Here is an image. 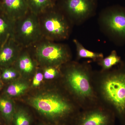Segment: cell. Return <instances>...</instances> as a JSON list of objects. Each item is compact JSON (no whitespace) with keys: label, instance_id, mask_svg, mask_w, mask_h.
<instances>
[{"label":"cell","instance_id":"cell-2","mask_svg":"<svg viewBox=\"0 0 125 125\" xmlns=\"http://www.w3.org/2000/svg\"><path fill=\"white\" fill-rule=\"evenodd\" d=\"M93 80L102 105L125 125V62L106 71H94Z\"/></svg>","mask_w":125,"mask_h":125},{"label":"cell","instance_id":"cell-4","mask_svg":"<svg viewBox=\"0 0 125 125\" xmlns=\"http://www.w3.org/2000/svg\"><path fill=\"white\" fill-rule=\"evenodd\" d=\"M43 39L50 41H60L69 38L70 21L56 5L38 16Z\"/></svg>","mask_w":125,"mask_h":125},{"label":"cell","instance_id":"cell-1","mask_svg":"<svg viewBox=\"0 0 125 125\" xmlns=\"http://www.w3.org/2000/svg\"><path fill=\"white\" fill-rule=\"evenodd\" d=\"M64 89L81 110L102 105L93 83L94 71L87 63L67 62L61 66Z\"/></svg>","mask_w":125,"mask_h":125},{"label":"cell","instance_id":"cell-5","mask_svg":"<svg viewBox=\"0 0 125 125\" xmlns=\"http://www.w3.org/2000/svg\"><path fill=\"white\" fill-rule=\"evenodd\" d=\"M32 47L38 64L42 67L61 66L71 59V52L66 45L43 39Z\"/></svg>","mask_w":125,"mask_h":125},{"label":"cell","instance_id":"cell-23","mask_svg":"<svg viewBox=\"0 0 125 125\" xmlns=\"http://www.w3.org/2000/svg\"><path fill=\"white\" fill-rule=\"evenodd\" d=\"M37 125H52L51 124H49V123H47V124H46V123H40L39 124H38Z\"/></svg>","mask_w":125,"mask_h":125},{"label":"cell","instance_id":"cell-22","mask_svg":"<svg viewBox=\"0 0 125 125\" xmlns=\"http://www.w3.org/2000/svg\"><path fill=\"white\" fill-rule=\"evenodd\" d=\"M43 79L44 77L42 72L39 71H36L32 82L33 87H37L40 86Z\"/></svg>","mask_w":125,"mask_h":125},{"label":"cell","instance_id":"cell-11","mask_svg":"<svg viewBox=\"0 0 125 125\" xmlns=\"http://www.w3.org/2000/svg\"><path fill=\"white\" fill-rule=\"evenodd\" d=\"M0 2L2 13L15 21L29 11L27 0H0Z\"/></svg>","mask_w":125,"mask_h":125},{"label":"cell","instance_id":"cell-17","mask_svg":"<svg viewBox=\"0 0 125 125\" xmlns=\"http://www.w3.org/2000/svg\"><path fill=\"white\" fill-rule=\"evenodd\" d=\"M73 42L76 48L77 58L80 60L81 58H89L94 61L98 62L104 58L102 53L90 51L83 46L78 40L74 39Z\"/></svg>","mask_w":125,"mask_h":125},{"label":"cell","instance_id":"cell-27","mask_svg":"<svg viewBox=\"0 0 125 125\" xmlns=\"http://www.w3.org/2000/svg\"></svg>","mask_w":125,"mask_h":125},{"label":"cell","instance_id":"cell-20","mask_svg":"<svg viewBox=\"0 0 125 125\" xmlns=\"http://www.w3.org/2000/svg\"><path fill=\"white\" fill-rule=\"evenodd\" d=\"M61 66H49L42 67L44 79L52 80L62 76Z\"/></svg>","mask_w":125,"mask_h":125},{"label":"cell","instance_id":"cell-12","mask_svg":"<svg viewBox=\"0 0 125 125\" xmlns=\"http://www.w3.org/2000/svg\"><path fill=\"white\" fill-rule=\"evenodd\" d=\"M29 48H23L13 65L20 75L28 77L36 71L38 63L32 58L30 53Z\"/></svg>","mask_w":125,"mask_h":125},{"label":"cell","instance_id":"cell-18","mask_svg":"<svg viewBox=\"0 0 125 125\" xmlns=\"http://www.w3.org/2000/svg\"><path fill=\"white\" fill-rule=\"evenodd\" d=\"M32 122V116L28 111L22 108L15 109L12 125H31Z\"/></svg>","mask_w":125,"mask_h":125},{"label":"cell","instance_id":"cell-3","mask_svg":"<svg viewBox=\"0 0 125 125\" xmlns=\"http://www.w3.org/2000/svg\"><path fill=\"white\" fill-rule=\"evenodd\" d=\"M55 88L36 94L28 103L52 125H70L81 109L65 89Z\"/></svg>","mask_w":125,"mask_h":125},{"label":"cell","instance_id":"cell-24","mask_svg":"<svg viewBox=\"0 0 125 125\" xmlns=\"http://www.w3.org/2000/svg\"><path fill=\"white\" fill-rule=\"evenodd\" d=\"M2 86V81H1V76H0V88Z\"/></svg>","mask_w":125,"mask_h":125},{"label":"cell","instance_id":"cell-26","mask_svg":"<svg viewBox=\"0 0 125 125\" xmlns=\"http://www.w3.org/2000/svg\"><path fill=\"white\" fill-rule=\"evenodd\" d=\"M53 0V1H54V2H55V3L56 4V1H57V0Z\"/></svg>","mask_w":125,"mask_h":125},{"label":"cell","instance_id":"cell-14","mask_svg":"<svg viewBox=\"0 0 125 125\" xmlns=\"http://www.w3.org/2000/svg\"><path fill=\"white\" fill-rule=\"evenodd\" d=\"M15 107L10 98L5 95L0 97V113L7 125H12Z\"/></svg>","mask_w":125,"mask_h":125},{"label":"cell","instance_id":"cell-7","mask_svg":"<svg viewBox=\"0 0 125 125\" xmlns=\"http://www.w3.org/2000/svg\"><path fill=\"white\" fill-rule=\"evenodd\" d=\"M97 0H57L56 5L70 22L79 23L96 11Z\"/></svg>","mask_w":125,"mask_h":125},{"label":"cell","instance_id":"cell-13","mask_svg":"<svg viewBox=\"0 0 125 125\" xmlns=\"http://www.w3.org/2000/svg\"><path fill=\"white\" fill-rule=\"evenodd\" d=\"M16 21L0 13V46L10 37H13Z\"/></svg>","mask_w":125,"mask_h":125},{"label":"cell","instance_id":"cell-16","mask_svg":"<svg viewBox=\"0 0 125 125\" xmlns=\"http://www.w3.org/2000/svg\"><path fill=\"white\" fill-rule=\"evenodd\" d=\"M27 1L30 11L38 16L56 5L53 0H27Z\"/></svg>","mask_w":125,"mask_h":125},{"label":"cell","instance_id":"cell-9","mask_svg":"<svg viewBox=\"0 0 125 125\" xmlns=\"http://www.w3.org/2000/svg\"><path fill=\"white\" fill-rule=\"evenodd\" d=\"M115 118L113 112L101 105L81 110L70 125H114Z\"/></svg>","mask_w":125,"mask_h":125},{"label":"cell","instance_id":"cell-19","mask_svg":"<svg viewBox=\"0 0 125 125\" xmlns=\"http://www.w3.org/2000/svg\"><path fill=\"white\" fill-rule=\"evenodd\" d=\"M122 62L121 57L118 55L116 52L113 51L109 56L98 62V63L102 68L101 71H106L119 64Z\"/></svg>","mask_w":125,"mask_h":125},{"label":"cell","instance_id":"cell-15","mask_svg":"<svg viewBox=\"0 0 125 125\" xmlns=\"http://www.w3.org/2000/svg\"><path fill=\"white\" fill-rule=\"evenodd\" d=\"M29 88L27 81L16 79L8 85L5 90V95L10 98L15 97L22 95Z\"/></svg>","mask_w":125,"mask_h":125},{"label":"cell","instance_id":"cell-25","mask_svg":"<svg viewBox=\"0 0 125 125\" xmlns=\"http://www.w3.org/2000/svg\"><path fill=\"white\" fill-rule=\"evenodd\" d=\"M2 13V10H1V6L0 2V13Z\"/></svg>","mask_w":125,"mask_h":125},{"label":"cell","instance_id":"cell-6","mask_svg":"<svg viewBox=\"0 0 125 125\" xmlns=\"http://www.w3.org/2000/svg\"><path fill=\"white\" fill-rule=\"evenodd\" d=\"M13 38L23 48L32 46L43 39L38 16L30 11L16 21Z\"/></svg>","mask_w":125,"mask_h":125},{"label":"cell","instance_id":"cell-10","mask_svg":"<svg viewBox=\"0 0 125 125\" xmlns=\"http://www.w3.org/2000/svg\"><path fill=\"white\" fill-rule=\"evenodd\" d=\"M23 48L13 37H10L0 46V69L13 66Z\"/></svg>","mask_w":125,"mask_h":125},{"label":"cell","instance_id":"cell-21","mask_svg":"<svg viewBox=\"0 0 125 125\" xmlns=\"http://www.w3.org/2000/svg\"><path fill=\"white\" fill-rule=\"evenodd\" d=\"M1 79L5 81L14 80L20 75L18 70L13 65L2 69Z\"/></svg>","mask_w":125,"mask_h":125},{"label":"cell","instance_id":"cell-8","mask_svg":"<svg viewBox=\"0 0 125 125\" xmlns=\"http://www.w3.org/2000/svg\"><path fill=\"white\" fill-rule=\"evenodd\" d=\"M102 23L113 40L117 43H125V7L113 6L101 14Z\"/></svg>","mask_w":125,"mask_h":125}]
</instances>
